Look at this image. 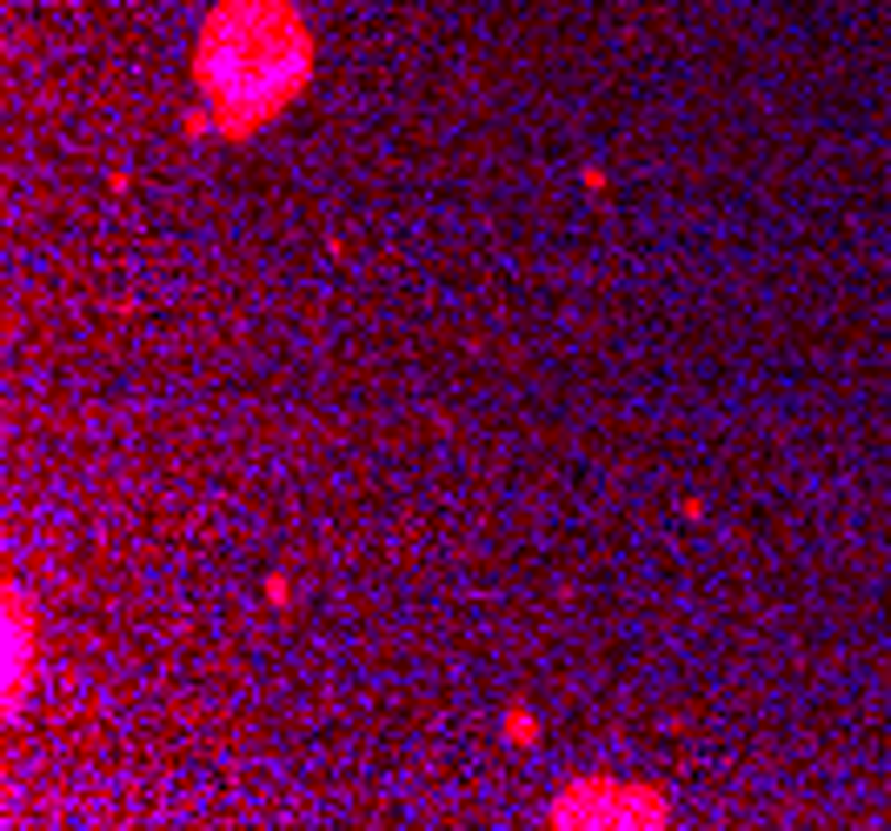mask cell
<instances>
[{
    "label": "cell",
    "instance_id": "cell-1",
    "mask_svg": "<svg viewBox=\"0 0 891 831\" xmlns=\"http://www.w3.org/2000/svg\"><path fill=\"white\" fill-rule=\"evenodd\" d=\"M200 94L214 107V127L253 133L273 120L313 74V34L286 0H220L194 47Z\"/></svg>",
    "mask_w": 891,
    "mask_h": 831
}]
</instances>
